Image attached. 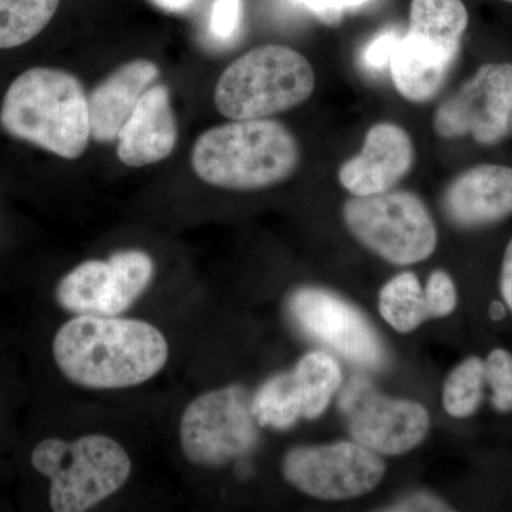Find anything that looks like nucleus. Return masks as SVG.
<instances>
[{
  "label": "nucleus",
  "instance_id": "20e7f679",
  "mask_svg": "<svg viewBox=\"0 0 512 512\" xmlns=\"http://www.w3.org/2000/svg\"><path fill=\"white\" fill-rule=\"evenodd\" d=\"M316 86L311 62L289 46L265 45L229 64L215 87V107L231 120L265 119L299 106Z\"/></svg>",
  "mask_w": 512,
  "mask_h": 512
},
{
  "label": "nucleus",
  "instance_id": "a211bd4d",
  "mask_svg": "<svg viewBox=\"0 0 512 512\" xmlns=\"http://www.w3.org/2000/svg\"><path fill=\"white\" fill-rule=\"evenodd\" d=\"M160 69L151 60L137 59L114 70L89 94L90 128L97 143L117 140L141 96L153 86Z\"/></svg>",
  "mask_w": 512,
  "mask_h": 512
},
{
  "label": "nucleus",
  "instance_id": "473e14b6",
  "mask_svg": "<svg viewBox=\"0 0 512 512\" xmlns=\"http://www.w3.org/2000/svg\"><path fill=\"white\" fill-rule=\"evenodd\" d=\"M511 121H512V119H511Z\"/></svg>",
  "mask_w": 512,
  "mask_h": 512
},
{
  "label": "nucleus",
  "instance_id": "cd10ccee",
  "mask_svg": "<svg viewBox=\"0 0 512 512\" xmlns=\"http://www.w3.org/2000/svg\"><path fill=\"white\" fill-rule=\"evenodd\" d=\"M501 293L512 311V241L505 251L503 269H501Z\"/></svg>",
  "mask_w": 512,
  "mask_h": 512
},
{
  "label": "nucleus",
  "instance_id": "c756f323",
  "mask_svg": "<svg viewBox=\"0 0 512 512\" xmlns=\"http://www.w3.org/2000/svg\"><path fill=\"white\" fill-rule=\"evenodd\" d=\"M490 316L491 319L501 320L504 319L505 316V308L503 303L501 302H493L490 306Z\"/></svg>",
  "mask_w": 512,
  "mask_h": 512
},
{
  "label": "nucleus",
  "instance_id": "2f4dec72",
  "mask_svg": "<svg viewBox=\"0 0 512 512\" xmlns=\"http://www.w3.org/2000/svg\"><path fill=\"white\" fill-rule=\"evenodd\" d=\"M505 2H510V3H512V0H505Z\"/></svg>",
  "mask_w": 512,
  "mask_h": 512
},
{
  "label": "nucleus",
  "instance_id": "f3484780",
  "mask_svg": "<svg viewBox=\"0 0 512 512\" xmlns=\"http://www.w3.org/2000/svg\"><path fill=\"white\" fill-rule=\"evenodd\" d=\"M443 208L458 227L494 224L512 215V168L480 164L458 175L448 185Z\"/></svg>",
  "mask_w": 512,
  "mask_h": 512
},
{
  "label": "nucleus",
  "instance_id": "4468645a",
  "mask_svg": "<svg viewBox=\"0 0 512 512\" xmlns=\"http://www.w3.org/2000/svg\"><path fill=\"white\" fill-rule=\"evenodd\" d=\"M511 119L512 64L487 63L440 104L433 127L441 138L471 134L477 143L490 146L507 136Z\"/></svg>",
  "mask_w": 512,
  "mask_h": 512
},
{
  "label": "nucleus",
  "instance_id": "c85d7f7f",
  "mask_svg": "<svg viewBox=\"0 0 512 512\" xmlns=\"http://www.w3.org/2000/svg\"><path fill=\"white\" fill-rule=\"evenodd\" d=\"M153 2L168 12H183L190 8L195 0H153Z\"/></svg>",
  "mask_w": 512,
  "mask_h": 512
},
{
  "label": "nucleus",
  "instance_id": "7c9ffc66",
  "mask_svg": "<svg viewBox=\"0 0 512 512\" xmlns=\"http://www.w3.org/2000/svg\"><path fill=\"white\" fill-rule=\"evenodd\" d=\"M367 2H370V0H343V6H345V9H356Z\"/></svg>",
  "mask_w": 512,
  "mask_h": 512
},
{
  "label": "nucleus",
  "instance_id": "6e6552de",
  "mask_svg": "<svg viewBox=\"0 0 512 512\" xmlns=\"http://www.w3.org/2000/svg\"><path fill=\"white\" fill-rule=\"evenodd\" d=\"M251 400L247 389L238 384L192 400L180 421L185 458L194 466L214 468L249 456L259 443Z\"/></svg>",
  "mask_w": 512,
  "mask_h": 512
},
{
  "label": "nucleus",
  "instance_id": "a878e982",
  "mask_svg": "<svg viewBox=\"0 0 512 512\" xmlns=\"http://www.w3.org/2000/svg\"><path fill=\"white\" fill-rule=\"evenodd\" d=\"M298 2L329 26L338 25L346 10L343 0H298Z\"/></svg>",
  "mask_w": 512,
  "mask_h": 512
},
{
  "label": "nucleus",
  "instance_id": "6ab92c4d",
  "mask_svg": "<svg viewBox=\"0 0 512 512\" xmlns=\"http://www.w3.org/2000/svg\"><path fill=\"white\" fill-rule=\"evenodd\" d=\"M379 309L383 319L400 333L413 332L424 320L430 319L424 289L413 272L394 276L383 286Z\"/></svg>",
  "mask_w": 512,
  "mask_h": 512
},
{
  "label": "nucleus",
  "instance_id": "0eeeda50",
  "mask_svg": "<svg viewBox=\"0 0 512 512\" xmlns=\"http://www.w3.org/2000/svg\"><path fill=\"white\" fill-rule=\"evenodd\" d=\"M343 218L357 241L394 265L417 264L436 251V225L413 192L350 198Z\"/></svg>",
  "mask_w": 512,
  "mask_h": 512
},
{
  "label": "nucleus",
  "instance_id": "39448f33",
  "mask_svg": "<svg viewBox=\"0 0 512 512\" xmlns=\"http://www.w3.org/2000/svg\"><path fill=\"white\" fill-rule=\"evenodd\" d=\"M32 466L50 480V507L56 512H84L127 483L133 463L119 441L87 434L67 441L50 437L32 451Z\"/></svg>",
  "mask_w": 512,
  "mask_h": 512
},
{
  "label": "nucleus",
  "instance_id": "f03ea898",
  "mask_svg": "<svg viewBox=\"0 0 512 512\" xmlns=\"http://www.w3.org/2000/svg\"><path fill=\"white\" fill-rule=\"evenodd\" d=\"M0 126L9 136L76 160L92 138L89 94L74 74L33 67L10 84L0 109Z\"/></svg>",
  "mask_w": 512,
  "mask_h": 512
},
{
  "label": "nucleus",
  "instance_id": "2eb2a0df",
  "mask_svg": "<svg viewBox=\"0 0 512 512\" xmlns=\"http://www.w3.org/2000/svg\"><path fill=\"white\" fill-rule=\"evenodd\" d=\"M414 146L403 127L379 123L367 131L356 157L340 167L339 181L353 197H369L392 190L412 170Z\"/></svg>",
  "mask_w": 512,
  "mask_h": 512
},
{
  "label": "nucleus",
  "instance_id": "9d476101",
  "mask_svg": "<svg viewBox=\"0 0 512 512\" xmlns=\"http://www.w3.org/2000/svg\"><path fill=\"white\" fill-rule=\"evenodd\" d=\"M339 410L356 443L386 456L413 450L430 427L423 404L384 396L365 377H353L346 384Z\"/></svg>",
  "mask_w": 512,
  "mask_h": 512
},
{
  "label": "nucleus",
  "instance_id": "5701e85b",
  "mask_svg": "<svg viewBox=\"0 0 512 512\" xmlns=\"http://www.w3.org/2000/svg\"><path fill=\"white\" fill-rule=\"evenodd\" d=\"M430 318H444L453 313L457 306V291L453 279L443 271L430 275L424 288Z\"/></svg>",
  "mask_w": 512,
  "mask_h": 512
},
{
  "label": "nucleus",
  "instance_id": "ddd939ff",
  "mask_svg": "<svg viewBox=\"0 0 512 512\" xmlns=\"http://www.w3.org/2000/svg\"><path fill=\"white\" fill-rule=\"evenodd\" d=\"M342 384L338 360L322 350L308 353L291 372L266 380L252 397L251 410L261 427L291 429L299 419H318Z\"/></svg>",
  "mask_w": 512,
  "mask_h": 512
},
{
  "label": "nucleus",
  "instance_id": "393cba45",
  "mask_svg": "<svg viewBox=\"0 0 512 512\" xmlns=\"http://www.w3.org/2000/svg\"><path fill=\"white\" fill-rule=\"evenodd\" d=\"M399 39L400 33H397L396 30H386V32L380 33L366 47L363 62L372 70L386 69Z\"/></svg>",
  "mask_w": 512,
  "mask_h": 512
},
{
  "label": "nucleus",
  "instance_id": "7ed1b4c3",
  "mask_svg": "<svg viewBox=\"0 0 512 512\" xmlns=\"http://www.w3.org/2000/svg\"><path fill=\"white\" fill-rule=\"evenodd\" d=\"M301 160L298 140L276 120H234L204 131L192 148L195 174L212 187L254 191L291 177Z\"/></svg>",
  "mask_w": 512,
  "mask_h": 512
},
{
  "label": "nucleus",
  "instance_id": "412c9836",
  "mask_svg": "<svg viewBox=\"0 0 512 512\" xmlns=\"http://www.w3.org/2000/svg\"><path fill=\"white\" fill-rule=\"evenodd\" d=\"M485 383L484 362L480 357H468L447 377L443 389L446 412L456 419H466L477 412L483 400Z\"/></svg>",
  "mask_w": 512,
  "mask_h": 512
},
{
  "label": "nucleus",
  "instance_id": "b1692460",
  "mask_svg": "<svg viewBox=\"0 0 512 512\" xmlns=\"http://www.w3.org/2000/svg\"><path fill=\"white\" fill-rule=\"evenodd\" d=\"M242 19V0H215L212 6L210 28L220 40L231 39L237 33Z\"/></svg>",
  "mask_w": 512,
  "mask_h": 512
},
{
  "label": "nucleus",
  "instance_id": "dca6fc26",
  "mask_svg": "<svg viewBox=\"0 0 512 512\" xmlns=\"http://www.w3.org/2000/svg\"><path fill=\"white\" fill-rule=\"evenodd\" d=\"M177 140L178 123L170 90L165 84H154L121 128L117 156L127 167H146L170 157Z\"/></svg>",
  "mask_w": 512,
  "mask_h": 512
},
{
  "label": "nucleus",
  "instance_id": "f257e3e1",
  "mask_svg": "<svg viewBox=\"0 0 512 512\" xmlns=\"http://www.w3.org/2000/svg\"><path fill=\"white\" fill-rule=\"evenodd\" d=\"M53 356L70 382L117 390L156 377L167 365L170 348L161 330L144 320L77 315L57 330Z\"/></svg>",
  "mask_w": 512,
  "mask_h": 512
},
{
  "label": "nucleus",
  "instance_id": "f8f14e48",
  "mask_svg": "<svg viewBox=\"0 0 512 512\" xmlns=\"http://www.w3.org/2000/svg\"><path fill=\"white\" fill-rule=\"evenodd\" d=\"M288 308L305 335L336 355L365 369L386 366L387 353L379 333L352 303L323 289L302 288L292 293Z\"/></svg>",
  "mask_w": 512,
  "mask_h": 512
},
{
  "label": "nucleus",
  "instance_id": "aec40b11",
  "mask_svg": "<svg viewBox=\"0 0 512 512\" xmlns=\"http://www.w3.org/2000/svg\"><path fill=\"white\" fill-rule=\"evenodd\" d=\"M60 0H0V50L35 39L56 15Z\"/></svg>",
  "mask_w": 512,
  "mask_h": 512
},
{
  "label": "nucleus",
  "instance_id": "423d86ee",
  "mask_svg": "<svg viewBox=\"0 0 512 512\" xmlns=\"http://www.w3.org/2000/svg\"><path fill=\"white\" fill-rule=\"evenodd\" d=\"M468 26L463 0H412L409 30L390 59L397 92L412 103L437 96L460 52Z\"/></svg>",
  "mask_w": 512,
  "mask_h": 512
},
{
  "label": "nucleus",
  "instance_id": "9b49d317",
  "mask_svg": "<svg viewBox=\"0 0 512 512\" xmlns=\"http://www.w3.org/2000/svg\"><path fill=\"white\" fill-rule=\"evenodd\" d=\"M284 476L302 493L319 500H348L375 490L386 473L375 451L353 441L292 448Z\"/></svg>",
  "mask_w": 512,
  "mask_h": 512
},
{
  "label": "nucleus",
  "instance_id": "1a4fd4ad",
  "mask_svg": "<svg viewBox=\"0 0 512 512\" xmlns=\"http://www.w3.org/2000/svg\"><path fill=\"white\" fill-rule=\"evenodd\" d=\"M154 271L151 256L138 249L90 259L60 279L56 301L76 315L119 316L147 291Z\"/></svg>",
  "mask_w": 512,
  "mask_h": 512
},
{
  "label": "nucleus",
  "instance_id": "bb28decb",
  "mask_svg": "<svg viewBox=\"0 0 512 512\" xmlns=\"http://www.w3.org/2000/svg\"><path fill=\"white\" fill-rule=\"evenodd\" d=\"M389 511H448V508L430 495H413L402 503L394 505L393 508H389Z\"/></svg>",
  "mask_w": 512,
  "mask_h": 512
},
{
  "label": "nucleus",
  "instance_id": "4be33fe9",
  "mask_svg": "<svg viewBox=\"0 0 512 512\" xmlns=\"http://www.w3.org/2000/svg\"><path fill=\"white\" fill-rule=\"evenodd\" d=\"M485 382L493 389V404L498 412L512 410V355L494 350L484 362Z\"/></svg>",
  "mask_w": 512,
  "mask_h": 512
}]
</instances>
